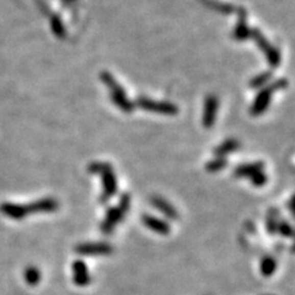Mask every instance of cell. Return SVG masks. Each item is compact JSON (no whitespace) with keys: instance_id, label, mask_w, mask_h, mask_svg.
<instances>
[{"instance_id":"cell-1","label":"cell","mask_w":295,"mask_h":295,"mask_svg":"<svg viewBox=\"0 0 295 295\" xmlns=\"http://www.w3.org/2000/svg\"><path fill=\"white\" fill-rule=\"evenodd\" d=\"M59 203L54 198H42V200L35 201L32 203L27 204H16V203H5L0 204V213L10 219L21 220L26 218L29 214H38V213H53L58 210Z\"/></svg>"},{"instance_id":"cell-2","label":"cell","mask_w":295,"mask_h":295,"mask_svg":"<svg viewBox=\"0 0 295 295\" xmlns=\"http://www.w3.org/2000/svg\"><path fill=\"white\" fill-rule=\"evenodd\" d=\"M87 171L91 174H100L102 180V194L101 202H108L117 193V179L113 173V168L107 162H92Z\"/></svg>"},{"instance_id":"cell-3","label":"cell","mask_w":295,"mask_h":295,"mask_svg":"<svg viewBox=\"0 0 295 295\" xmlns=\"http://www.w3.org/2000/svg\"><path fill=\"white\" fill-rule=\"evenodd\" d=\"M131 206V195L128 193H123L122 197L119 198V202L117 206L112 207L107 210L106 216H105L104 222L101 224V231L104 234H111L125 218L126 213L129 210Z\"/></svg>"},{"instance_id":"cell-4","label":"cell","mask_w":295,"mask_h":295,"mask_svg":"<svg viewBox=\"0 0 295 295\" xmlns=\"http://www.w3.org/2000/svg\"><path fill=\"white\" fill-rule=\"evenodd\" d=\"M101 80L104 81L106 85L110 87L111 91H112V101L117 105L122 111L125 112H132L133 111V104L128 100L127 96H126L125 91L121 87L119 84H117V81L114 80V78L110 73H102L101 74Z\"/></svg>"},{"instance_id":"cell-5","label":"cell","mask_w":295,"mask_h":295,"mask_svg":"<svg viewBox=\"0 0 295 295\" xmlns=\"http://www.w3.org/2000/svg\"><path fill=\"white\" fill-rule=\"evenodd\" d=\"M285 86H287V81L278 80V81H276L275 84H272V85H269L268 87L262 89L260 91V94H258L257 97H256L254 105H252L251 113L254 114V116H258V114L264 112V111L267 110V107H268V105L271 102V96H272L273 92H275V90L284 89Z\"/></svg>"},{"instance_id":"cell-6","label":"cell","mask_w":295,"mask_h":295,"mask_svg":"<svg viewBox=\"0 0 295 295\" xmlns=\"http://www.w3.org/2000/svg\"><path fill=\"white\" fill-rule=\"evenodd\" d=\"M75 251L83 256H106L112 254L113 248L107 242H85L78 245Z\"/></svg>"},{"instance_id":"cell-7","label":"cell","mask_w":295,"mask_h":295,"mask_svg":"<svg viewBox=\"0 0 295 295\" xmlns=\"http://www.w3.org/2000/svg\"><path fill=\"white\" fill-rule=\"evenodd\" d=\"M137 105L140 108L146 111H152V112H158L162 114H176L177 107L170 102H158L149 100V99L141 97L137 101Z\"/></svg>"},{"instance_id":"cell-8","label":"cell","mask_w":295,"mask_h":295,"mask_svg":"<svg viewBox=\"0 0 295 295\" xmlns=\"http://www.w3.org/2000/svg\"><path fill=\"white\" fill-rule=\"evenodd\" d=\"M73 279L78 287H86L91 282L89 269L86 263L83 260H77L73 262Z\"/></svg>"},{"instance_id":"cell-9","label":"cell","mask_w":295,"mask_h":295,"mask_svg":"<svg viewBox=\"0 0 295 295\" xmlns=\"http://www.w3.org/2000/svg\"><path fill=\"white\" fill-rule=\"evenodd\" d=\"M141 220H143L144 225H145L148 229H150V230L154 231V233H158L160 235L170 234V231H171L170 224H168L167 222L162 220V219L160 218L144 214L143 218H141Z\"/></svg>"},{"instance_id":"cell-10","label":"cell","mask_w":295,"mask_h":295,"mask_svg":"<svg viewBox=\"0 0 295 295\" xmlns=\"http://www.w3.org/2000/svg\"><path fill=\"white\" fill-rule=\"evenodd\" d=\"M150 202H152L153 206L155 207L159 212L162 213L166 218L171 219V220H176L179 218V212L175 209V207L170 202H167L166 200H164L162 197H159V195H153L150 198Z\"/></svg>"},{"instance_id":"cell-11","label":"cell","mask_w":295,"mask_h":295,"mask_svg":"<svg viewBox=\"0 0 295 295\" xmlns=\"http://www.w3.org/2000/svg\"><path fill=\"white\" fill-rule=\"evenodd\" d=\"M218 112V100L214 96H209L204 104L203 112V126L206 128H210L214 125L215 114Z\"/></svg>"},{"instance_id":"cell-12","label":"cell","mask_w":295,"mask_h":295,"mask_svg":"<svg viewBox=\"0 0 295 295\" xmlns=\"http://www.w3.org/2000/svg\"><path fill=\"white\" fill-rule=\"evenodd\" d=\"M264 164L262 161H255V162H249V164H242L240 166L235 168L234 174L236 177L240 179H251L255 174L263 171Z\"/></svg>"},{"instance_id":"cell-13","label":"cell","mask_w":295,"mask_h":295,"mask_svg":"<svg viewBox=\"0 0 295 295\" xmlns=\"http://www.w3.org/2000/svg\"><path fill=\"white\" fill-rule=\"evenodd\" d=\"M239 146L240 143L236 139H228L225 140L224 143H222L219 146H216L214 154L216 158H224V156H227L228 154H230V153L239 149Z\"/></svg>"},{"instance_id":"cell-14","label":"cell","mask_w":295,"mask_h":295,"mask_svg":"<svg viewBox=\"0 0 295 295\" xmlns=\"http://www.w3.org/2000/svg\"><path fill=\"white\" fill-rule=\"evenodd\" d=\"M250 35H251V30H250L248 25H246L245 11H242L241 15H240L239 23H237V26L235 27L234 30V37L237 38L239 41H242L245 40V38L250 37Z\"/></svg>"},{"instance_id":"cell-15","label":"cell","mask_w":295,"mask_h":295,"mask_svg":"<svg viewBox=\"0 0 295 295\" xmlns=\"http://www.w3.org/2000/svg\"><path fill=\"white\" fill-rule=\"evenodd\" d=\"M261 273L264 277H271L277 269V261L271 256H266V257L262 258L261 261Z\"/></svg>"},{"instance_id":"cell-16","label":"cell","mask_w":295,"mask_h":295,"mask_svg":"<svg viewBox=\"0 0 295 295\" xmlns=\"http://www.w3.org/2000/svg\"><path fill=\"white\" fill-rule=\"evenodd\" d=\"M23 277H25L27 284L35 287V285H37L41 282V271L35 266L27 267L25 273H23Z\"/></svg>"},{"instance_id":"cell-17","label":"cell","mask_w":295,"mask_h":295,"mask_svg":"<svg viewBox=\"0 0 295 295\" xmlns=\"http://www.w3.org/2000/svg\"><path fill=\"white\" fill-rule=\"evenodd\" d=\"M228 165V161L225 158H215L214 160L209 161L208 164L206 165V170L208 173H218Z\"/></svg>"},{"instance_id":"cell-18","label":"cell","mask_w":295,"mask_h":295,"mask_svg":"<svg viewBox=\"0 0 295 295\" xmlns=\"http://www.w3.org/2000/svg\"><path fill=\"white\" fill-rule=\"evenodd\" d=\"M271 77H272V75H271L268 71H267V73H262L258 75V77L254 78V79L251 80V83H250V85L254 87V89H258V87L263 86L266 83H268Z\"/></svg>"},{"instance_id":"cell-19","label":"cell","mask_w":295,"mask_h":295,"mask_svg":"<svg viewBox=\"0 0 295 295\" xmlns=\"http://www.w3.org/2000/svg\"><path fill=\"white\" fill-rule=\"evenodd\" d=\"M250 181H251L252 185L256 186V187H262V186L266 185L268 179H267V175L264 174V171H260V173L255 174L254 176L250 179Z\"/></svg>"},{"instance_id":"cell-20","label":"cell","mask_w":295,"mask_h":295,"mask_svg":"<svg viewBox=\"0 0 295 295\" xmlns=\"http://www.w3.org/2000/svg\"><path fill=\"white\" fill-rule=\"evenodd\" d=\"M266 228H267V231H268L269 234H275L277 231V228H278V223H277V216L275 214V212H271L269 215L267 216V220H266Z\"/></svg>"},{"instance_id":"cell-21","label":"cell","mask_w":295,"mask_h":295,"mask_svg":"<svg viewBox=\"0 0 295 295\" xmlns=\"http://www.w3.org/2000/svg\"><path fill=\"white\" fill-rule=\"evenodd\" d=\"M277 231H279L284 237H290L293 235V229H291L290 225L288 224V222L282 220L278 224V228H277Z\"/></svg>"},{"instance_id":"cell-22","label":"cell","mask_w":295,"mask_h":295,"mask_svg":"<svg viewBox=\"0 0 295 295\" xmlns=\"http://www.w3.org/2000/svg\"><path fill=\"white\" fill-rule=\"evenodd\" d=\"M52 25H53L54 32H56L57 35H58V36H64V34H65L64 26H63L61 19H58V17H54Z\"/></svg>"}]
</instances>
